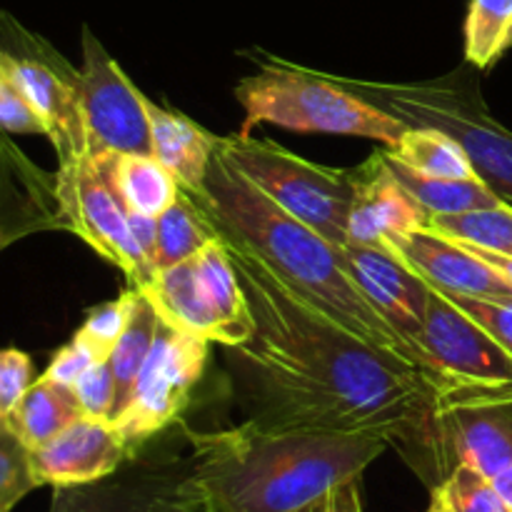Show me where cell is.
<instances>
[{"label": "cell", "instance_id": "obj_1", "mask_svg": "<svg viewBox=\"0 0 512 512\" xmlns=\"http://www.w3.org/2000/svg\"><path fill=\"white\" fill-rule=\"evenodd\" d=\"M223 243L255 323L243 345L228 348L248 420L275 430L383 435L430 485L435 380L305 303L248 248Z\"/></svg>", "mask_w": 512, "mask_h": 512}, {"label": "cell", "instance_id": "obj_2", "mask_svg": "<svg viewBox=\"0 0 512 512\" xmlns=\"http://www.w3.org/2000/svg\"><path fill=\"white\" fill-rule=\"evenodd\" d=\"M185 195L213 223L218 238L248 248L305 303L365 343L418 365L443 390L423 355L365 298L345 250L285 213L220 150H215L203 188Z\"/></svg>", "mask_w": 512, "mask_h": 512}, {"label": "cell", "instance_id": "obj_3", "mask_svg": "<svg viewBox=\"0 0 512 512\" xmlns=\"http://www.w3.org/2000/svg\"><path fill=\"white\" fill-rule=\"evenodd\" d=\"M188 440V488L198 512H298L360 480L390 448L383 435L275 430L253 420Z\"/></svg>", "mask_w": 512, "mask_h": 512}, {"label": "cell", "instance_id": "obj_4", "mask_svg": "<svg viewBox=\"0 0 512 512\" xmlns=\"http://www.w3.org/2000/svg\"><path fill=\"white\" fill-rule=\"evenodd\" d=\"M260 55L263 58L253 55L258 73L243 78L235 88V98L245 110L243 135H250L255 125L270 123L298 133L368 138L395 148L408 133V123L360 98L333 75Z\"/></svg>", "mask_w": 512, "mask_h": 512}, {"label": "cell", "instance_id": "obj_5", "mask_svg": "<svg viewBox=\"0 0 512 512\" xmlns=\"http://www.w3.org/2000/svg\"><path fill=\"white\" fill-rule=\"evenodd\" d=\"M333 78L413 128H438L458 140L473 163L475 175L500 200L512 205V130L490 113L473 73L458 68L440 78L410 83H383L345 75Z\"/></svg>", "mask_w": 512, "mask_h": 512}, {"label": "cell", "instance_id": "obj_6", "mask_svg": "<svg viewBox=\"0 0 512 512\" xmlns=\"http://www.w3.org/2000/svg\"><path fill=\"white\" fill-rule=\"evenodd\" d=\"M218 150L285 213L330 243L348 245L353 170L310 163L273 140L243 133L218 138Z\"/></svg>", "mask_w": 512, "mask_h": 512}, {"label": "cell", "instance_id": "obj_7", "mask_svg": "<svg viewBox=\"0 0 512 512\" xmlns=\"http://www.w3.org/2000/svg\"><path fill=\"white\" fill-rule=\"evenodd\" d=\"M0 75L13 80L43 118L58 168L88 158L78 68L10 13H0Z\"/></svg>", "mask_w": 512, "mask_h": 512}, {"label": "cell", "instance_id": "obj_8", "mask_svg": "<svg viewBox=\"0 0 512 512\" xmlns=\"http://www.w3.org/2000/svg\"><path fill=\"white\" fill-rule=\"evenodd\" d=\"M430 490L458 463L493 480L512 463V385H450L435 398Z\"/></svg>", "mask_w": 512, "mask_h": 512}, {"label": "cell", "instance_id": "obj_9", "mask_svg": "<svg viewBox=\"0 0 512 512\" xmlns=\"http://www.w3.org/2000/svg\"><path fill=\"white\" fill-rule=\"evenodd\" d=\"M208 345V340L173 328L160 318L155 343L140 370L128 408L113 423L130 453L135 455L145 448L183 415L193 388L205 373Z\"/></svg>", "mask_w": 512, "mask_h": 512}, {"label": "cell", "instance_id": "obj_10", "mask_svg": "<svg viewBox=\"0 0 512 512\" xmlns=\"http://www.w3.org/2000/svg\"><path fill=\"white\" fill-rule=\"evenodd\" d=\"M55 183L70 233L85 240L110 265L123 270L135 290H148L158 270L135 243L125 205L103 163L93 155L75 160L58 168Z\"/></svg>", "mask_w": 512, "mask_h": 512}, {"label": "cell", "instance_id": "obj_11", "mask_svg": "<svg viewBox=\"0 0 512 512\" xmlns=\"http://www.w3.org/2000/svg\"><path fill=\"white\" fill-rule=\"evenodd\" d=\"M78 100L83 113L88 155L143 153L150 148L145 95L130 83L93 30L83 25V65L78 70Z\"/></svg>", "mask_w": 512, "mask_h": 512}, {"label": "cell", "instance_id": "obj_12", "mask_svg": "<svg viewBox=\"0 0 512 512\" xmlns=\"http://www.w3.org/2000/svg\"><path fill=\"white\" fill-rule=\"evenodd\" d=\"M50 512H198L188 488V458L138 460L95 483L53 488Z\"/></svg>", "mask_w": 512, "mask_h": 512}, {"label": "cell", "instance_id": "obj_13", "mask_svg": "<svg viewBox=\"0 0 512 512\" xmlns=\"http://www.w3.org/2000/svg\"><path fill=\"white\" fill-rule=\"evenodd\" d=\"M420 350L450 385H512V355L448 295L430 290Z\"/></svg>", "mask_w": 512, "mask_h": 512}, {"label": "cell", "instance_id": "obj_14", "mask_svg": "<svg viewBox=\"0 0 512 512\" xmlns=\"http://www.w3.org/2000/svg\"><path fill=\"white\" fill-rule=\"evenodd\" d=\"M410 270L443 295H468L512 305V285L468 245L455 243L430 228L383 240Z\"/></svg>", "mask_w": 512, "mask_h": 512}, {"label": "cell", "instance_id": "obj_15", "mask_svg": "<svg viewBox=\"0 0 512 512\" xmlns=\"http://www.w3.org/2000/svg\"><path fill=\"white\" fill-rule=\"evenodd\" d=\"M343 250L350 263V270H353L355 283L360 285L370 305L423 355L418 340L420 333H423L425 310H428V298L433 288L385 245L348 243ZM425 363H428V358H425ZM433 375L440 380L435 370Z\"/></svg>", "mask_w": 512, "mask_h": 512}, {"label": "cell", "instance_id": "obj_16", "mask_svg": "<svg viewBox=\"0 0 512 512\" xmlns=\"http://www.w3.org/2000/svg\"><path fill=\"white\" fill-rule=\"evenodd\" d=\"M68 230L55 175L35 165L0 130V253L28 235Z\"/></svg>", "mask_w": 512, "mask_h": 512}, {"label": "cell", "instance_id": "obj_17", "mask_svg": "<svg viewBox=\"0 0 512 512\" xmlns=\"http://www.w3.org/2000/svg\"><path fill=\"white\" fill-rule=\"evenodd\" d=\"M30 458L40 485L70 488L108 478L123 468L133 453L115 425L83 415L53 440L30 450Z\"/></svg>", "mask_w": 512, "mask_h": 512}, {"label": "cell", "instance_id": "obj_18", "mask_svg": "<svg viewBox=\"0 0 512 512\" xmlns=\"http://www.w3.org/2000/svg\"><path fill=\"white\" fill-rule=\"evenodd\" d=\"M428 225V210L400 183L383 150H375L368 163L353 168L348 243L383 245V240Z\"/></svg>", "mask_w": 512, "mask_h": 512}, {"label": "cell", "instance_id": "obj_19", "mask_svg": "<svg viewBox=\"0 0 512 512\" xmlns=\"http://www.w3.org/2000/svg\"><path fill=\"white\" fill-rule=\"evenodd\" d=\"M150 120V148L153 155L175 175L180 190L195 193L203 188L218 138L180 110H170L155 100H145Z\"/></svg>", "mask_w": 512, "mask_h": 512}, {"label": "cell", "instance_id": "obj_20", "mask_svg": "<svg viewBox=\"0 0 512 512\" xmlns=\"http://www.w3.org/2000/svg\"><path fill=\"white\" fill-rule=\"evenodd\" d=\"M143 293L168 325L198 335L208 343H218V315L198 260L190 258L170 268H160L150 288Z\"/></svg>", "mask_w": 512, "mask_h": 512}, {"label": "cell", "instance_id": "obj_21", "mask_svg": "<svg viewBox=\"0 0 512 512\" xmlns=\"http://www.w3.org/2000/svg\"><path fill=\"white\" fill-rule=\"evenodd\" d=\"M93 158L103 163L125 208L160 218L180 198L178 180L155 155L108 153Z\"/></svg>", "mask_w": 512, "mask_h": 512}, {"label": "cell", "instance_id": "obj_22", "mask_svg": "<svg viewBox=\"0 0 512 512\" xmlns=\"http://www.w3.org/2000/svg\"><path fill=\"white\" fill-rule=\"evenodd\" d=\"M83 415L78 395L70 385L40 375L25 390V395L15 405L13 413L5 418V423L30 450H35L53 440L58 433H63L68 425H73Z\"/></svg>", "mask_w": 512, "mask_h": 512}, {"label": "cell", "instance_id": "obj_23", "mask_svg": "<svg viewBox=\"0 0 512 512\" xmlns=\"http://www.w3.org/2000/svg\"><path fill=\"white\" fill-rule=\"evenodd\" d=\"M160 315L155 310V305L150 303V298L140 290H135L133 310H130L128 325H125L123 335L118 338V343L110 350V368H113V380H115V398L113 408H110L108 423L113 425L115 420L123 415V410L128 408L130 395H133L135 383H138V375L143 370L145 360H148L150 348L155 343V333H158Z\"/></svg>", "mask_w": 512, "mask_h": 512}, {"label": "cell", "instance_id": "obj_24", "mask_svg": "<svg viewBox=\"0 0 512 512\" xmlns=\"http://www.w3.org/2000/svg\"><path fill=\"white\" fill-rule=\"evenodd\" d=\"M385 158H388L390 168L398 175L400 183L413 193V198L428 210V215H460V213H473V210L483 208H495V205L505 203L500 200L488 185L480 178L473 180H453V178H428V175H420L415 170H410L408 165L398 163L395 158H390L388 150H383Z\"/></svg>", "mask_w": 512, "mask_h": 512}, {"label": "cell", "instance_id": "obj_25", "mask_svg": "<svg viewBox=\"0 0 512 512\" xmlns=\"http://www.w3.org/2000/svg\"><path fill=\"white\" fill-rule=\"evenodd\" d=\"M390 158L408 165L410 170L428 178H453V180H473V163L468 160L465 150L458 140L438 128H423V125H410L408 133L398 140L395 148H385Z\"/></svg>", "mask_w": 512, "mask_h": 512}, {"label": "cell", "instance_id": "obj_26", "mask_svg": "<svg viewBox=\"0 0 512 512\" xmlns=\"http://www.w3.org/2000/svg\"><path fill=\"white\" fill-rule=\"evenodd\" d=\"M465 63L470 68H493L512 48V0H470L465 15Z\"/></svg>", "mask_w": 512, "mask_h": 512}, {"label": "cell", "instance_id": "obj_27", "mask_svg": "<svg viewBox=\"0 0 512 512\" xmlns=\"http://www.w3.org/2000/svg\"><path fill=\"white\" fill-rule=\"evenodd\" d=\"M218 240L213 223L180 190V198L158 218V270L195 258Z\"/></svg>", "mask_w": 512, "mask_h": 512}, {"label": "cell", "instance_id": "obj_28", "mask_svg": "<svg viewBox=\"0 0 512 512\" xmlns=\"http://www.w3.org/2000/svg\"><path fill=\"white\" fill-rule=\"evenodd\" d=\"M430 230L455 240V243L473 245L488 253L512 258V205L500 203L495 208L473 210L460 215H433Z\"/></svg>", "mask_w": 512, "mask_h": 512}, {"label": "cell", "instance_id": "obj_29", "mask_svg": "<svg viewBox=\"0 0 512 512\" xmlns=\"http://www.w3.org/2000/svg\"><path fill=\"white\" fill-rule=\"evenodd\" d=\"M430 493H438L450 512H512L495 490L493 480L468 463L455 465L448 478Z\"/></svg>", "mask_w": 512, "mask_h": 512}, {"label": "cell", "instance_id": "obj_30", "mask_svg": "<svg viewBox=\"0 0 512 512\" xmlns=\"http://www.w3.org/2000/svg\"><path fill=\"white\" fill-rule=\"evenodd\" d=\"M35 488H40V483L35 478L30 448L0 420V512H13Z\"/></svg>", "mask_w": 512, "mask_h": 512}, {"label": "cell", "instance_id": "obj_31", "mask_svg": "<svg viewBox=\"0 0 512 512\" xmlns=\"http://www.w3.org/2000/svg\"><path fill=\"white\" fill-rule=\"evenodd\" d=\"M133 300H135V288L120 295V298L113 300V303H103L98 305V308L90 310V313L85 315L83 325L78 328L80 338H85L93 348H98L105 358H110V350H113V345L118 343L125 325H128L130 310H133Z\"/></svg>", "mask_w": 512, "mask_h": 512}, {"label": "cell", "instance_id": "obj_32", "mask_svg": "<svg viewBox=\"0 0 512 512\" xmlns=\"http://www.w3.org/2000/svg\"><path fill=\"white\" fill-rule=\"evenodd\" d=\"M0 130L10 135H43V138H48V128H45L38 110L25 98L23 90L5 75H0Z\"/></svg>", "mask_w": 512, "mask_h": 512}, {"label": "cell", "instance_id": "obj_33", "mask_svg": "<svg viewBox=\"0 0 512 512\" xmlns=\"http://www.w3.org/2000/svg\"><path fill=\"white\" fill-rule=\"evenodd\" d=\"M33 383L35 368L30 355L18 348L0 350V420L3 423Z\"/></svg>", "mask_w": 512, "mask_h": 512}, {"label": "cell", "instance_id": "obj_34", "mask_svg": "<svg viewBox=\"0 0 512 512\" xmlns=\"http://www.w3.org/2000/svg\"><path fill=\"white\" fill-rule=\"evenodd\" d=\"M100 360H108V358H105L98 348H93L88 340L80 338V335L75 333L73 340L65 343L63 348L53 355V360H50V365L45 368L43 375L45 378L58 380V383L70 385V388H73V385L78 383V380L83 378L95 363H100Z\"/></svg>", "mask_w": 512, "mask_h": 512}, {"label": "cell", "instance_id": "obj_35", "mask_svg": "<svg viewBox=\"0 0 512 512\" xmlns=\"http://www.w3.org/2000/svg\"><path fill=\"white\" fill-rule=\"evenodd\" d=\"M75 395L80 400V408L90 418L108 420L110 408H113L115 398V380H113V368H110V360H100L95 363L78 383L73 385Z\"/></svg>", "mask_w": 512, "mask_h": 512}, {"label": "cell", "instance_id": "obj_36", "mask_svg": "<svg viewBox=\"0 0 512 512\" xmlns=\"http://www.w3.org/2000/svg\"><path fill=\"white\" fill-rule=\"evenodd\" d=\"M458 308H463L475 323L483 325L500 345L512 355V305L495 303L485 298H468V295H448Z\"/></svg>", "mask_w": 512, "mask_h": 512}, {"label": "cell", "instance_id": "obj_37", "mask_svg": "<svg viewBox=\"0 0 512 512\" xmlns=\"http://www.w3.org/2000/svg\"><path fill=\"white\" fill-rule=\"evenodd\" d=\"M298 512H363L360 480H348V483L338 485Z\"/></svg>", "mask_w": 512, "mask_h": 512}, {"label": "cell", "instance_id": "obj_38", "mask_svg": "<svg viewBox=\"0 0 512 512\" xmlns=\"http://www.w3.org/2000/svg\"><path fill=\"white\" fill-rule=\"evenodd\" d=\"M125 213H128L130 233H133L135 243L140 245L145 258H148L150 263L155 265V270H158V218L138 213V210H130V208H125Z\"/></svg>", "mask_w": 512, "mask_h": 512}, {"label": "cell", "instance_id": "obj_39", "mask_svg": "<svg viewBox=\"0 0 512 512\" xmlns=\"http://www.w3.org/2000/svg\"><path fill=\"white\" fill-rule=\"evenodd\" d=\"M470 250H473L478 258H483L485 263L490 265L493 270H498L500 275H503L505 280L512 285V258H508V255H498V253H488V250H480V248H473V245H468Z\"/></svg>", "mask_w": 512, "mask_h": 512}, {"label": "cell", "instance_id": "obj_40", "mask_svg": "<svg viewBox=\"0 0 512 512\" xmlns=\"http://www.w3.org/2000/svg\"><path fill=\"white\" fill-rule=\"evenodd\" d=\"M493 485H495V490L500 493V498H503L505 503H508V508L512 510V463L505 465V468L495 475Z\"/></svg>", "mask_w": 512, "mask_h": 512}, {"label": "cell", "instance_id": "obj_41", "mask_svg": "<svg viewBox=\"0 0 512 512\" xmlns=\"http://www.w3.org/2000/svg\"><path fill=\"white\" fill-rule=\"evenodd\" d=\"M428 512H450V510H448V505L443 503V498H440L438 493H433V498H430Z\"/></svg>", "mask_w": 512, "mask_h": 512}]
</instances>
